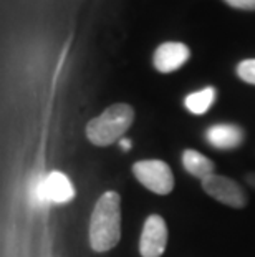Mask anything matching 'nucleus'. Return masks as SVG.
Returning <instances> with one entry per match:
<instances>
[{
	"label": "nucleus",
	"mask_w": 255,
	"mask_h": 257,
	"mask_svg": "<svg viewBox=\"0 0 255 257\" xmlns=\"http://www.w3.org/2000/svg\"><path fill=\"white\" fill-rule=\"evenodd\" d=\"M191 57V50L181 42H166L156 48L153 63L159 73H172L182 67Z\"/></svg>",
	"instance_id": "6"
},
{
	"label": "nucleus",
	"mask_w": 255,
	"mask_h": 257,
	"mask_svg": "<svg viewBox=\"0 0 255 257\" xmlns=\"http://www.w3.org/2000/svg\"><path fill=\"white\" fill-rule=\"evenodd\" d=\"M39 198L45 202L63 204L75 198V188L67 174L60 171L48 173L39 186Z\"/></svg>",
	"instance_id": "7"
},
{
	"label": "nucleus",
	"mask_w": 255,
	"mask_h": 257,
	"mask_svg": "<svg viewBox=\"0 0 255 257\" xmlns=\"http://www.w3.org/2000/svg\"><path fill=\"white\" fill-rule=\"evenodd\" d=\"M167 245V226L161 216L153 214L146 219L139 239V252L143 257H161Z\"/></svg>",
	"instance_id": "5"
},
{
	"label": "nucleus",
	"mask_w": 255,
	"mask_h": 257,
	"mask_svg": "<svg viewBox=\"0 0 255 257\" xmlns=\"http://www.w3.org/2000/svg\"><path fill=\"white\" fill-rule=\"evenodd\" d=\"M245 181H247V184L250 186L252 189H255V173H248L247 176H245Z\"/></svg>",
	"instance_id": "13"
},
{
	"label": "nucleus",
	"mask_w": 255,
	"mask_h": 257,
	"mask_svg": "<svg viewBox=\"0 0 255 257\" xmlns=\"http://www.w3.org/2000/svg\"><path fill=\"white\" fill-rule=\"evenodd\" d=\"M202 188L210 198L234 209H242L247 204V194L242 186L227 176L214 173L212 176L202 179Z\"/></svg>",
	"instance_id": "4"
},
{
	"label": "nucleus",
	"mask_w": 255,
	"mask_h": 257,
	"mask_svg": "<svg viewBox=\"0 0 255 257\" xmlns=\"http://www.w3.org/2000/svg\"><path fill=\"white\" fill-rule=\"evenodd\" d=\"M182 166L189 174L199 178L200 181L212 176L214 169H215L214 161L209 160L207 156H204L202 153H199L196 150H186L182 153Z\"/></svg>",
	"instance_id": "9"
},
{
	"label": "nucleus",
	"mask_w": 255,
	"mask_h": 257,
	"mask_svg": "<svg viewBox=\"0 0 255 257\" xmlns=\"http://www.w3.org/2000/svg\"><path fill=\"white\" fill-rule=\"evenodd\" d=\"M133 174L144 186L146 189L153 191L154 194L166 196L174 188V176L169 165L161 160H144L133 165Z\"/></svg>",
	"instance_id": "3"
},
{
	"label": "nucleus",
	"mask_w": 255,
	"mask_h": 257,
	"mask_svg": "<svg viewBox=\"0 0 255 257\" xmlns=\"http://www.w3.org/2000/svg\"><path fill=\"white\" fill-rule=\"evenodd\" d=\"M121 237V198L106 191L96 202L90 221V245L96 252H106Z\"/></svg>",
	"instance_id": "1"
},
{
	"label": "nucleus",
	"mask_w": 255,
	"mask_h": 257,
	"mask_svg": "<svg viewBox=\"0 0 255 257\" xmlns=\"http://www.w3.org/2000/svg\"><path fill=\"white\" fill-rule=\"evenodd\" d=\"M214 101H215V88L214 86H207V88H202L187 95L184 105L194 114H204L209 111V108L214 105Z\"/></svg>",
	"instance_id": "10"
},
{
	"label": "nucleus",
	"mask_w": 255,
	"mask_h": 257,
	"mask_svg": "<svg viewBox=\"0 0 255 257\" xmlns=\"http://www.w3.org/2000/svg\"><path fill=\"white\" fill-rule=\"evenodd\" d=\"M238 78L248 85H255V58H247L237 65Z\"/></svg>",
	"instance_id": "11"
},
{
	"label": "nucleus",
	"mask_w": 255,
	"mask_h": 257,
	"mask_svg": "<svg viewBox=\"0 0 255 257\" xmlns=\"http://www.w3.org/2000/svg\"><path fill=\"white\" fill-rule=\"evenodd\" d=\"M243 140H245L243 130L234 123H217L205 130V141L220 151L237 150Z\"/></svg>",
	"instance_id": "8"
},
{
	"label": "nucleus",
	"mask_w": 255,
	"mask_h": 257,
	"mask_svg": "<svg viewBox=\"0 0 255 257\" xmlns=\"http://www.w3.org/2000/svg\"><path fill=\"white\" fill-rule=\"evenodd\" d=\"M133 121V108L126 103H116L86 124V136L96 146H110L123 138Z\"/></svg>",
	"instance_id": "2"
},
{
	"label": "nucleus",
	"mask_w": 255,
	"mask_h": 257,
	"mask_svg": "<svg viewBox=\"0 0 255 257\" xmlns=\"http://www.w3.org/2000/svg\"><path fill=\"white\" fill-rule=\"evenodd\" d=\"M119 146H121L124 151H128L129 148H131V141L126 140V138H121V140H119Z\"/></svg>",
	"instance_id": "14"
},
{
	"label": "nucleus",
	"mask_w": 255,
	"mask_h": 257,
	"mask_svg": "<svg viewBox=\"0 0 255 257\" xmlns=\"http://www.w3.org/2000/svg\"><path fill=\"white\" fill-rule=\"evenodd\" d=\"M224 2L238 10H255V0H224Z\"/></svg>",
	"instance_id": "12"
}]
</instances>
